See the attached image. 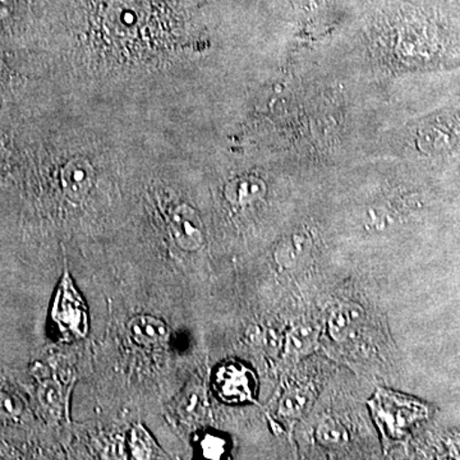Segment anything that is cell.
<instances>
[{"instance_id": "1", "label": "cell", "mask_w": 460, "mask_h": 460, "mask_svg": "<svg viewBox=\"0 0 460 460\" xmlns=\"http://www.w3.org/2000/svg\"><path fill=\"white\" fill-rule=\"evenodd\" d=\"M368 407L386 443L404 440L431 413L426 402L386 389H377Z\"/></svg>"}, {"instance_id": "2", "label": "cell", "mask_w": 460, "mask_h": 460, "mask_svg": "<svg viewBox=\"0 0 460 460\" xmlns=\"http://www.w3.org/2000/svg\"><path fill=\"white\" fill-rule=\"evenodd\" d=\"M51 317L63 334L84 337L87 332V316L83 299L77 295L68 275L63 277L58 289Z\"/></svg>"}, {"instance_id": "3", "label": "cell", "mask_w": 460, "mask_h": 460, "mask_svg": "<svg viewBox=\"0 0 460 460\" xmlns=\"http://www.w3.org/2000/svg\"><path fill=\"white\" fill-rule=\"evenodd\" d=\"M256 385L253 372L238 362L226 363L215 372V390L223 401L228 402L252 401Z\"/></svg>"}, {"instance_id": "4", "label": "cell", "mask_w": 460, "mask_h": 460, "mask_svg": "<svg viewBox=\"0 0 460 460\" xmlns=\"http://www.w3.org/2000/svg\"><path fill=\"white\" fill-rule=\"evenodd\" d=\"M171 230L175 243L181 250L192 252L204 244V226L198 213L189 206L183 205L175 208L171 220Z\"/></svg>"}, {"instance_id": "5", "label": "cell", "mask_w": 460, "mask_h": 460, "mask_svg": "<svg viewBox=\"0 0 460 460\" xmlns=\"http://www.w3.org/2000/svg\"><path fill=\"white\" fill-rule=\"evenodd\" d=\"M60 181L66 199L75 204H80L93 187V165L84 157H75L63 168Z\"/></svg>"}, {"instance_id": "6", "label": "cell", "mask_w": 460, "mask_h": 460, "mask_svg": "<svg viewBox=\"0 0 460 460\" xmlns=\"http://www.w3.org/2000/svg\"><path fill=\"white\" fill-rule=\"evenodd\" d=\"M128 332L133 341L144 347L162 344L169 335L164 321L146 314L133 317L128 323Z\"/></svg>"}, {"instance_id": "7", "label": "cell", "mask_w": 460, "mask_h": 460, "mask_svg": "<svg viewBox=\"0 0 460 460\" xmlns=\"http://www.w3.org/2000/svg\"><path fill=\"white\" fill-rule=\"evenodd\" d=\"M361 317L362 311L356 305H341L330 317V334L337 341H345L358 326Z\"/></svg>"}, {"instance_id": "8", "label": "cell", "mask_w": 460, "mask_h": 460, "mask_svg": "<svg viewBox=\"0 0 460 460\" xmlns=\"http://www.w3.org/2000/svg\"><path fill=\"white\" fill-rule=\"evenodd\" d=\"M265 192V184L259 178H242L229 184L226 195L233 204L248 205L261 199Z\"/></svg>"}, {"instance_id": "9", "label": "cell", "mask_w": 460, "mask_h": 460, "mask_svg": "<svg viewBox=\"0 0 460 460\" xmlns=\"http://www.w3.org/2000/svg\"><path fill=\"white\" fill-rule=\"evenodd\" d=\"M38 401L42 410L51 416L59 413L62 407V390L50 378H39Z\"/></svg>"}, {"instance_id": "10", "label": "cell", "mask_w": 460, "mask_h": 460, "mask_svg": "<svg viewBox=\"0 0 460 460\" xmlns=\"http://www.w3.org/2000/svg\"><path fill=\"white\" fill-rule=\"evenodd\" d=\"M154 441L144 428H136L131 435V449L136 459H150L154 456Z\"/></svg>"}, {"instance_id": "11", "label": "cell", "mask_w": 460, "mask_h": 460, "mask_svg": "<svg viewBox=\"0 0 460 460\" xmlns=\"http://www.w3.org/2000/svg\"><path fill=\"white\" fill-rule=\"evenodd\" d=\"M314 341V332L308 328L293 330L289 335V349L292 352H305Z\"/></svg>"}, {"instance_id": "12", "label": "cell", "mask_w": 460, "mask_h": 460, "mask_svg": "<svg viewBox=\"0 0 460 460\" xmlns=\"http://www.w3.org/2000/svg\"><path fill=\"white\" fill-rule=\"evenodd\" d=\"M202 454L206 458L220 459L226 452V444L219 436H206L201 444Z\"/></svg>"}, {"instance_id": "13", "label": "cell", "mask_w": 460, "mask_h": 460, "mask_svg": "<svg viewBox=\"0 0 460 460\" xmlns=\"http://www.w3.org/2000/svg\"><path fill=\"white\" fill-rule=\"evenodd\" d=\"M320 438L325 443H341V438H343L344 432L339 426L332 425V423H326L325 426L320 429L319 431Z\"/></svg>"}, {"instance_id": "14", "label": "cell", "mask_w": 460, "mask_h": 460, "mask_svg": "<svg viewBox=\"0 0 460 460\" xmlns=\"http://www.w3.org/2000/svg\"><path fill=\"white\" fill-rule=\"evenodd\" d=\"M305 239L296 237L293 239L290 243H284V246L280 248V253L281 255L287 256L288 260H289V257L292 255H295L296 259V255L299 257L301 253L305 252Z\"/></svg>"}, {"instance_id": "15", "label": "cell", "mask_w": 460, "mask_h": 460, "mask_svg": "<svg viewBox=\"0 0 460 460\" xmlns=\"http://www.w3.org/2000/svg\"><path fill=\"white\" fill-rule=\"evenodd\" d=\"M305 399L304 396L299 394H293L286 396V401L283 402V411L287 414L299 413L304 408Z\"/></svg>"}]
</instances>
